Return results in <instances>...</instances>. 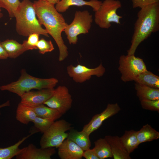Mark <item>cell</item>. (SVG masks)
<instances>
[{
  "mask_svg": "<svg viewBox=\"0 0 159 159\" xmlns=\"http://www.w3.org/2000/svg\"><path fill=\"white\" fill-rule=\"evenodd\" d=\"M42 1H47L51 3L52 4H56L60 0H40Z\"/></svg>",
  "mask_w": 159,
  "mask_h": 159,
  "instance_id": "e575fe53",
  "label": "cell"
},
{
  "mask_svg": "<svg viewBox=\"0 0 159 159\" xmlns=\"http://www.w3.org/2000/svg\"><path fill=\"white\" fill-rule=\"evenodd\" d=\"M54 121L37 116L33 121L34 126L37 130L36 132L43 133L50 127Z\"/></svg>",
  "mask_w": 159,
  "mask_h": 159,
  "instance_id": "4316f807",
  "label": "cell"
},
{
  "mask_svg": "<svg viewBox=\"0 0 159 159\" xmlns=\"http://www.w3.org/2000/svg\"><path fill=\"white\" fill-rule=\"evenodd\" d=\"M39 34L37 33H33L28 37L27 40H24L23 44L27 50L37 49L36 45L39 40Z\"/></svg>",
  "mask_w": 159,
  "mask_h": 159,
  "instance_id": "f546056e",
  "label": "cell"
},
{
  "mask_svg": "<svg viewBox=\"0 0 159 159\" xmlns=\"http://www.w3.org/2000/svg\"><path fill=\"white\" fill-rule=\"evenodd\" d=\"M102 2L98 0H60L56 4L55 7L57 11L61 13L65 12L71 6H88L92 7L95 12L99 8Z\"/></svg>",
  "mask_w": 159,
  "mask_h": 159,
  "instance_id": "9a60e30c",
  "label": "cell"
},
{
  "mask_svg": "<svg viewBox=\"0 0 159 159\" xmlns=\"http://www.w3.org/2000/svg\"><path fill=\"white\" fill-rule=\"evenodd\" d=\"M1 7L0 5V19L3 16V14L1 12Z\"/></svg>",
  "mask_w": 159,
  "mask_h": 159,
  "instance_id": "8d00e7d4",
  "label": "cell"
},
{
  "mask_svg": "<svg viewBox=\"0 0 159 159\" xmlns=\"http://www.w3.org/2000/svg\"><path fill=\"white\" fill-rule=\"evenodd\" d=\"M120 138L124 148L130 154L137 148L140 145L137 137V131L133 130H125Z\"/></svg>",
  "mask_w": 159,
  "mask_h": 159,
  "instance_id": "d6986e66",
  "label": "cell"
},
{
  "mask_svg": "<svg viewBox=\"0 0 159 159\" xmlns=\"http://www.w3.org/2000/svg\"><path fill=\"white\" fill-rule=\"evenodd\" d=\"M72 102L68 89L65 86H59L54 89L52 96L44 104L63 115L71 108Z\"/></svg>",
  "mask_w": 159,
  "mask_h": 159,
  "instance_id": "9c48e42d",
  "label": "cell"
},
{
  "mask_svg": "<svg viewBox=\"0 0 159 159\" xmlns=\"http://www.w3.org/2000/svg\"><path fill=\"white\" fill-rule=\"evenodd\" d=\"M134 81L136 83L159 89V77L148 70L138 75Z\"/></svg>",
  "mask_w": 159,
  "mask_h": 159,
  "instance_id": "cb8c5ba5",
  "label": "cell"
},
{
  "mask_svg": "<svg viewBox=\"0 0 159 159\" xmlns=\"http://www.w3.org/2000/svg\"><path fill=\"white\" fill-rule=\"evenodd\" d=\"M133 8L140 9L155 3H159V0H131Z\"/></svg>",
  "mask_w": 159,
  "mask_h": 159,
  "instance_id": "1f68e13d",
  "label": "cell"
},
{
  "mask_svg": "<svg viewBox=\"0 0 159 159\" xmlns=\"http://www.w3.org/2000/svg\"><path fill=\"white\" fill-rule=\"evenodd\" d=\"M8 58L7 54L0 41V59H5Z\"/></svg>",
  "mask_w": 159,
  "mask_h": 159,
  "instance_id": "836d02e7",
  "label": "cell"
},
{
  "mask_svg": "<svg viewBox=\"0 0 159 159\" xmlns=\"http://www.w3.org/2000/svg\"><path fill=\"white\" fill-rule=\"evenodd\" d=\"M37 115L32 107L21 102L18 104L16 112V119L19 122L27 125L32 122Z\"/></svg>",
  "mask_w": 159,
  "mask_h": 159,
  "instance_id": "ffe728a7",
  "label": "cell"
},
{
  "mask_svg": "<svg viewBox=\"0 0 159 159\" xmlns=\"http://www.w3.org/2000/svg\"><path fill=\"white\" fill-rule=\"evenodd\" d=\"M67 69L69 76L76 82L80 83L89 80L93 75L100 77L104 75L105 71L102 63L94 68H90L79 64L75 66L70 65Z\"/></svg>",
  "mask_w": 159,
  "mask_h": 159,
  "instance_id": "30bf717a",
  "label": "cell"
},
{
  "mask_svg": "<svg viewBox=\"0 0 159 159\" xmlns=\"http://www.w3.org/2000/svg\"><path fill=\"white\" fill-rule=\"evenodd\" d=\"M140 103L144 109L159 112V100H141Z\"/></svg>",
  "mask_w": 159,
  "mask_h": 159,
  "instance_id": "4dcf8cb0",
  "label": "cell"
},
{
  "mask_svg": "<svg viewBox=\"0 0 159 159\" xmlns=\"http://www.w3.org/2000/svg\"><path fill=\"white\" fill-rule=\"evenodd\" d=\"M58 82V80L54 78L43 79L33 77L22 69L21 75L17 81L1 86L0 89L8 91L21 97L24 93L32 89L54 88Z\"/></svg>",
  "mask_w": 159,
  "mask_h": 159,
  "instance_id": "277c9868",
  "label": "cell"
},
{
  "mask_svg": "<svg viewBox=\"0 0 159 159\" xmlns=\"http://www.w3.org/2000/svg\"><path fill=\"white\" fill-rule=\"evenodd\" d=\"M37 49L39 52L42 54L50 52L54 49L53 45L51 40L47 41L44 38L39 39L37 45Z\"/></svg>",
  "mask_w": 159,
  "mask_h": 159,
  "instance_id": "f1b7e54d",
  "label": "cell"
},
{
  "mask_svg": "<svg viewBox=\"0 0 159 159\" xmlns=\"http://www.w3.org/2000/svg\"><path fill=\"white\" fill-rule=\"evenodd\" d=\"M82 157L86 159H99L93 148L84 151Z\"/></svg>",
  "mask_w": 159,
  "mask_h": 159,
  "instance_id": "d6a6232c",
  "label": "cell"
},
{
  "mask_svg": "<svg viewBox=\"0 0 159 159\" xmlns=\"http://www.w3.org/2000/svg\"><path fill=\"white\" fill-rule=\"evenodd\" d=\"M105 138L109 144L114 159H131L118 136L106 135Z\"/></svg>",
  "mask_w": 159,
  "mask_h": 159,
  "instance_id": "2e32d148",
  "label": "cell"
},
{
  "mask_svg": "<svg viewBox=\"0 0 159 159\" xmlns=\"http://www.w3.org/2000/svg\"><path fill=\"white\" fill-rule=\"evenodd\" d=\"M92 21V16L87 10L76 11L72 21L64 31L69 44H76L79 35L88 33Z\"/></svg>",
  "mask_w": 159,
  "mask_h": 159,
  "instance_id": "8992f818",
  "label": "cell"
},
{
  "mask_svg": "<svg viewBox=\"0 0 159 159\" xmlns=\"http://www.w3.org/2000/svg\"><path fill=\"white\" fill-rule=\"evenodd\" d=\"M33 134L31 133L12 145L5 148H0V159H11L19 154L23 150V148H19V146Z\"/></svg>",
  "mask_w": 159,
  "mask_h": 159,
  "instance_id": "d4e9b609",
  "label": "cell"
},
{
  "mask_svg": "<svg viewBox=\"0 0 159 159\" xmlns=\"http://www.w3.org/2000/svg\"><path fill=\"white\" fill-rule=\"evenodd\" d=\"M159 30V3L140 8L134 24L131 45L127 51V55L135 54L140 43Z\"/></svg>",
  "mask_w": 159,
  "mask_h": 159,
  "instance_id": "7a4b0ae2",
  "label": "cell"
},
{
  "mask_svg": "<svg viewBox=\"0 0 159 159\" xmlns=\"http://www.w3.org/2000/svg\"><path fill=\"white\" fill-rule=\"evenodd\" d=\"M37 116L55 121L63 115L57 110L44 104L32 107Z\"/></svg>",
  "mask_w": 159,
  "mask_h": 159,
  "instance_id": "603a6c76",
  "label": "cell"
},
{
  "mask_svg": "<svg viewBox=\"0 0 159 159\" xmlns=\"http://www.w3.org/2000/svg\"><path fill=\"white\" fill-rule=\"evenodd\" d=\"M61 159H81L84 151L75 143L67 138L57 148Z\"/></svg>",
  "mask_w": 159,
  "mask_h": 159,
  "instance_id": "5bb4252c",
  "label": "cell"
},
{
  "mask_svg": "<svg viewBox=\"0 0 159 159\" xmlns=\"http://www.w3.org/2000/svg\"><path fill=\"white\" fill-rule=\"evenodd\" d=\"M14 17L16 19V30L19 35L27 37L37 33L49 37L47 31L42 27L37 18L33 3L29 0H23L20 2Z\"/></svg>",
  "mask_w": 159,
  "mask_h": 159,
  "instance_id": "3957f363",
  "label": "cell"
},
{
  "mask_svg": "<svg viewBox=\"0 0 159 159\" xmlns=\"http://www.w3.org/2000/svg\"><path fill=\"white\" fill-rule=\"evenodd\" d=\"M8 57L15 58L27 51L23 44L13 39H7L1 42Z\"/></svg>",
  "mask_w": 159,
  "mask_h": 159,
  "instance_id": "44dd1931",
  "label": "cell"
},
{
  "mask_svg": "<svg viewBox=\"0 0 159 159\" xmlns=\"http://www.w3.org/2000/svg\"><path fill=\"white\" fill-rule=\"evenodd\" d=\"M20 2L19 0H0V5L7 11L10 17L14 18Z\"/></svg>",
  "mask_w": 159,
  "mask_h": 159,
  "instance_id": "83f0119b",
  "label": "cell"
},
{
  "mask_svg": "<svg viewBox=\"0 0 159 159\" xmlns=\"http://www.w3.org/2000/svg\"><path fill=\"white\" fill-rule=\"evenodd\" d=\"M135 88L136 95L140 101L159 100V89L152 88L136 83Z\"/></svg>",
  "mask_w": 159,
  "mask_h": 159,
  "instance_id": "ac0fdd59",
  "label": "cell"
},
{
  "mask_svg": "<svg viewBox=\"0 0 159 159\" xmlns=\"http://www.w3.org/2000/svg\"><path fill=\"white\" fill-rule=\"evenodd\" d=\"M121 6L118 0H105L95 12V23L100 27L105 29L110 28L112 23L120 24V20L122 17L117 14V11Z\"/></svg>",
  "mask_w": 159,
  "mask_h": 159,
  "instance_id": "52a82bcc",
  "label": "cell"
},
{
  "mask_svg": "<svg viewBox=\"0 0 159 159\" xmlns=\"http://www.w3.org/2000/svg\"><path fill=\"white\" fill-rule=\"evenodd\" d=\"M56 153L54 148H38L32 143L23 148L22 152L16 156L17 159H51Z\"/></svg>",
  "mask_w": 159,
  "mask_h": 159,
  "instance_id": "4fadbf2b",
  "label": "cell"
},
{
  "mask_svg": "<svg viewBox=\"0 0 159 159\" xmlns=\"http://www.w3.org/2000/svg\"><path fill=\"white\" fill-rule=\"evenodd\" d=\"M69 130L67 138L74 142L83 151L90 148L91 142L90 135L82 130L79 131L71 128Z\"/></svg>",
  "mask_w": 159,
  "mask_h": 159,
  "instance_id": "e0dca14e",
  "label": "cell"
},
{
  "mask_svg": "<svg viewBox=\"0 0 159 159\" xmlns=\"http://www.w3.org/2000/svg\"><path fill=\"white\" fill-rule=\"evenodd\" d=\"M10 105V102L9 101H8L0 105V109L2 107Z\"/></svg>",
  "mask_w": 159,
  "mask_h": 159,
  "instance_id": "d590c367",
  "label": "cell"
},
{
  "mask_svg": "<svg viewBox=\"0 0 159 159\" xmlns=\"http://www.w3.org/2000/svg\"><path fill=\"white\" fill-rule=\"evenodd\" d=\"M54 90V88L44 89L25 92L20 97V102L32 107L44 104L52 96Z\"/></svg>",
  "mask_w": 159,
  "mask_h": 159,
  "instance_id": "7c38bea8",
  "label": "cell"
},
{
  "mask_svg": "<svg viewBox=\"0 0 159 159\" xmlns=\"http://www.w3.org/2000/svg\"><path fill=\"white\" fill-rule=\"evenodd\" d=\"M121 109L117 103L108 104L101 112L95 115L90 121L85 125L82 130L89 135L98 129L104 121L118 113Z\"/></svg>",
  "mask_w": 159,
  "mask_h": 159,
  "instance_id": "8fae6325",
  "label": "cell"
},
{
  "mask_svg": "<svg viewBox=\"0 0 159 159\" xmlns=\"http://www.w3.org/2000/svg\"><path fill=\"white\" fill-rule=\"evenodd\" d=\"M119 70L124 82L134 81L139 74L147 70L143 59L135 55H122L119 58Z\"/></svg>",
  "mask_w": 159,
  "mask_h": 159,
  "instance_id": "ba28073f",
  "label": "cell"
},
{
  "mask_svg": "<svg viewBox=\"0 0 159 159\" xmlns=\"http://www.w3.org/2000/svg\"><path fill=\"white\" fill-rule=\"evenodd\" d=\"M72 128V124L64 119L54 121L49 128L43 133L40 141L42 148H57L67 138L66 132Z\"/></svg>",
  "mask_w": 159,
  "mask_h": 159,
  "instance_id": "5b68a950",
  "label": "cell"
},
{
  "mask_svg": "<svg viewBox=\"0 0 159 159\" xmlns=\"http://www.w3.org/2000/svg\"><path fill=\"white\" fill-rule=\"evenodd\" d=\"M137 137L140 144L159 138V132L147 124L137 131Z\"/></svg>",
  "mask_w": 159,
  "mask_h": 159,
  "instance_id": "7402d4cb",
  "label": "cell"
},
{
  "mask_svg": "<svg viewBox=\"0 0 159 159\" xmlns=\"http://www.w3.org/2000/svg\"><path fill=\"white\" fill-rule=\"evenodd\" d=\"M93 148L99 159L112 158L113 155L110 145L104 138H100L94 142Z\"/></svg>",
  "mask_w": 159,
  "mask_h": 159,
  "instance_id": "484cf974",
  "label": "cell"
},
{
  "mask_svg": "<svg viewBox=\"0 0 159 159\" xmlns=\"http://www.w3.org/2000/svg\"><path fill=\"white\" fill-rule=\"evenodd\" d=\"M37 16L40 24L43 25L48 34L56 42L59 49V60L63 61L68 56V48L62 36V32L68 24L54 4L47 1L38 0L33 2Z\"/></svg>",
  "mask_w": 159,
  "mask_h": 159,
  "instance_id": "6da1fadb",
  "label": "cell"
}]
</instances>
